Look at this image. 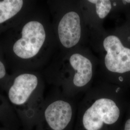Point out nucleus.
<instances>
[{
	"label": "nucleus",
	"instance_id": "obj_7",
	"mask_svg": "<svg viewBox=\"0 0 130 130\" xmlns=\"http://www.w3.org/2000/svg\"><path fill=\"white\" fill-rule=\"evenodd\" d=\"M36 3L30 0H0V36L19 23Z\"/></svg>",
	"mask_w": 130,
	"mask_h": 130
},
{
	"label": "nucleus",
	"instance_id": "obj_12",
	"mask_svg": "<svg viewBox=\"0 0 130 130\" xmlns=\"http://www.w3.org/2000/svg\"><path fill=\"white\" fill-rule=\"evenodd\" d=\"M123 130H130V121L125 124L123 128Z\"/></svg>",
	"mask_w": 130,
	"mask_h": 130
},
{
	"label": "nucleus",
	"instance_id": "obj_4",
	"mask_svg": "<svg viewBox=\"0 0 130 130\" xmlns=\"http://www.w3.org/2000/svg\"><path fill=\"white\" fill-rule=\"evenodd\" d=\"M56 10L52 25L56 42L66 49L72 48L78 44L82 36L81 19L75 11H62L56 3H51Z\"/></svg>",
	"mask_w": 130,
	"mask_h": 130
},
{
	"label": "nucleus",
	"instance_id": "obj_9",
	"mask_svg": "<svg viewBox=\"0 0 130 130\" xmlns=\"http://www.w3.org/2000/svg\"><path fill=\"white\" fill-rule=\"evenodd\" d=\"M0 124L11 130H19L21 126L18 117L7 99L1 93Z\"/></svg>",
	"mask_w": 130,
	"mask_h": 130
},
{
	"label": "nucleus",
	"instance_id": "obj_14",
	"mask_svg": "<svg viewBox=\"0 0 130 130\" xmlns=\"http://www.w3.org/2000/svg\"><path fill=\"white\" fill-rule=\"evenodd\" d=\"M123 2H127V3H130V1H124Z\"/></svg>",
	"mask_w": 130,
	"mask_h": 130
},
{
	"label": "nucleus",
	"instance_id": "obj_6",
	"mask_svg": "<svg viewBox=\"0 0 130 130\" xmlns=\"http://www.w3.org/2000/svg\"><path fill=\"white\" fill-rule=\"evenodd\" d=\"M105 51L104 64L107 71L122 74L130 71V49L124 46L120 38L109 35L103 42Z\"/></svg>",
	"mask_w": 130,
	"mask_h": 130
},
{
	"label": "nucleus",
	"instance_id": "obj_10",
	"mask_svg": "<svg viewBox=\"0 0 130 130\" xmlns=\"http://www.w3.org/2000/svg\"><path fill=\"white\" fill-rule=\"evenodd\" d=\"M8 67L0 46V89L5 91L9 83L11 74L8 72Z\"/></svg>",
	"mask_w": 130,
	"mask_h": 130
},
{
	"label": "nucleus",
	"instance_id": "obj_3",
	"mask_svg": "<svg viewBox=\"0 0 130 130\" xmlns=\"http://www.w3.org/2000/svg\"><path fill=\"white\" fill-rule=\"evenodd\" d=\"M72 112L71 105L61 98L43 101L35 126L36 130H65L72 119Z\"/></svg>",
	"mask_w": 130,
	"mask_h": 130
},
{
	"label": "nucleus",
	"instance_id": "obj_8",
	"mask_svg": "<svg viewBox=\"0 0 130 130\" xmlns=\"http://www.w3.org/2000/svg\"><path fill=\"white\" fill-rule=\"evenodd\" d=\"M69 61L74 70L73 84L77 87H83L89 83L93 76V63L87 57L79 53L70 56Z\"/></svg>",
	"mask_w": 130,
	"mask_h": 130
},
{
	"label": "nucleus",
	"instance_id": "obj_11",
	"mask_svg": "<svg viewBox=\"0 0 130 130\" xmlns=\"http://www.w3.org/2000/svg\"><path fill=\"white\" fill-rule=\"evenodd\" d=\"M88 2L95 5L96 14L100 19L105 18L112 9L111 2L110 1L90 0Z\"/></svg>",
	"mask_w": 130,
	"mask_h": 130
},
{
	"label": "nucleus",
	"instance_id": "obj_5",
	"mask_svg": "<svg viewBox=\"0 0 130 130\" xmlns=\"http://www.w3.org/2000/svg\"><path fill=\"white\" fill-rule=\"evenodd\" d=\"M121 110L113 99L101 98L95 100L84 113L82 124L85 130H101L120 121Z\"/></svg>",
	"mask_w": 130,
	"mask_h": 130
},
{
	"label": "nucleus",
	"instance_id": "obj_2",
	"mask_svg": "<svg viewBox=\"0 0 130 130\" xmlns=\"http://www.w3.org/2000/svg\"><path fill=\"white\" fill-rule=\"evenodd\" d=\"M43 84L36 71L19 70L11 73L5 92L23 130L35 127L43 103Z\"/></svg>",
	"mask_w": 130,
	"mask_h": 130
},
{
	"label": "nucleus",
	"instance_id": "obj_1",
	"mask_svg": "<svg viewBox=\"0 0 130 130\" xmlns=\"http://www.w3.org/2000/svg\"><path fill=\"white\" fill-rule=\"evenodd\" d=\"M56 43L52 25L37 2L19 23L0 36V46L12 73L41 68Z\"/></svg>",
	"mask_w": 130,
	"mask_h": 130
},
{
	"label": "nucleus",
	"instance_id": "obj_13",
	"mask_svg": "<svg viewBox=\"0 0 130 130\" xmlns=\"http://www.w3.org/2000/svg\"><path fill=\"white\" fill-rule=\"evenodd\" d=\"M0 130H11L9 129H8V128H6V127H4V126H2V127H0Z\"/></svg>",
	"mask_w": 130,
	"mask_h": 130
}]
</instances>
